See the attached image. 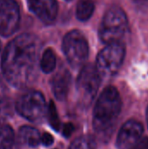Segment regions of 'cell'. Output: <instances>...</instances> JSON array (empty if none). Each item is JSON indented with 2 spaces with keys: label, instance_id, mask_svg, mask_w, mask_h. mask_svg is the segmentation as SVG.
I'll return each instance as SVG.
<instances>
[{
  "label": "cell",
  "instance_id": "cell-1",
  "mask_svg": "<svg viewBox=\"0 0 148 149\" xmlns=\"http://www.w3.org/2000/svg\"><path fill=\"white\" fill-rule=\"evenodd\" d=\"M38 51V41L31 34H22L6 46L1 66L4 78L12 86L25 88L34 82Z\"/></svg>",
  "mask_w": 148,
  "mask_h": 149
},
{
  "label": "cell",
  "instance_id": "cell-2",
  "mask_svg": "<svg viewBox=\"0 0 148 149\" xmlns=\"http://www.w3.org/2000/svg\"><path fill=\"white\" fill-rule=\"evenodd\" d=\"M122 101L114 86H107L99 95L93 111V128L101 141H107L113 132L121 112Z\"/></svg>",
  "mask_w": 148,
  "mask_h": 149
},
{
  "label": "cell",
  "instance_id": "cell-3",
  "mask_svg": "<svg viewBox=\"0 0 148 149\" xmlns=\"http://www.w3.org/2000/svg\"><path fill=\"white\" fill-rule=\"evenodd\" d=\"M128 29L125 11L120 7H112L105 14L99 31L100 40L105 44L120 42Z\"/></svg>",
  "mask_w": 148,
  "mask_h": 149
},
{
  "label": "cell",
  "instance_id": "cell-4",
  "mask_svg": "<svg viewBox=\"0 0 148 149\" xmlns=\"http://www.w3.org/2000/svg\"><path fill=\"white\" fill-rule=\"evenodd\" d=\"M16 111L25 120L33 122H42L47 112L44 95L38 91H29L22 94L16 101Z\"/></svg>",
  "mask_w": 148,
  "mask_h": 149
},
{
  "label": "cell",
  "instance_id": "cell-5",
  "mask_svg": "<svg viewBox=\"0 0 148 149\" xmlns=\"http://www.w3.org/2000/svg\"><path fill=\"white\" fill-rule=\"evenodd\" d=\"M126 55L125 45L121 42L107 44L98 54L96 69L100 77H111L121 67Z\"/></svg>",
  "mask_w": 148,
  "mask_h": 149
},
{
  "label": "cell",
  "instance_id": "cell-6",
  "mask_svg": "<svg viewBox=\"0 0 148 149\" xmlns=\"http://www.w3.org/2000/svg\"><path fill=\"white\" fill-rule=\"evenodd\" d=\"M63 51L69 64L73 68H79L84 65L88 58L87 40L79 31H72L63 39Z\"/></svg>",
  "mask_w": 148,
  "mask_h": 149
},
{
  "label": "cell",
  "instance_id": "cell-7",
  "mask_svg": "<svg viewBox=\"0 0 148 149\" xmlns=\"http://www.w3.org/2000/svg\"><path fill=\"white\" fill-rule=\"evenodd\" d=\"M101 77L96 67L86 65L82 67L77 79V91L82 106L88 107L94 100L100 86Z\"/></svg>",
  "mask_w": 148,
  "mask_h": 149
},
{
  "label": "cell",
  "instance_id": "cell-8",
  "mask_svg": "<svg viewBox=\"0 0 148 149\" xmlns=\"http://www.w3.org/2000/svg\"><path fill=\"white\" fill-rule=\"evenodd\" d=\"M19 6L15 0H0V35L9 37L18 28Z\"/></svg>",
  "mask_w": 148,
  "mask_h": 149
},
{
  "label": "cell",
  "instance_id": "cell-9",
  "mask_svg": "<svg viewBox=\"0 0 148 149\" xmlns=\"http://www.w3.org/2000/svg\"><path fill=\"white\" fill-rule=\"evenodd\" d=\"M143 134V126L135 120H127L120 128L116 146L119 149H130L141 137Z\"/></svg>",
  "mask_w": 148,
  "mask_h": 149
},
{
  "label": "cell",
  "instance_id": "cell-10",
  "mask_svg": "<svg viewBox=\"0 0 148 149\" xmlns=\"http://www.w3.org/2000/svg\"><path fill=\"white\" fill-rule=\"evenodd\" d=\"M30 10L44 23H52L58 14L56 0H27Z\"/></svg>",
  "mask_w": 148,
  "mask_h": 149
},
{
  "label": "cell",
  "instance_id": "cell-11",
  "mask_svg": "<svg viewBox=\"0 0 148 149\" xmlns=\"http://www.w3.org/2000/svg\"><path fill=\"white\" fill-rule=\"evenodd\" d=\"M71 74L66 69L59 70L52 77L51 80V90L58 100L63 101L66 99L71 86Z\"/></svg>",
  "mask_w": 148,
  "mask_h": 149
},
{
  "label": "cell",
  "instance_id": "cell-12",
  "mask_svg": "<svg viewBox=\"0 0 148 149\" xmlns=\"http://www.w3.org/2000/svg\"><path fill=\"white\" fill-rule=\"evenodd\" d=\"M19 140L21 142L28 147L36 148L40 143V134L38 131L30 126H24L18 132Z\"/></svg>",
  "mask_w": 148,
  "mask_h": 149
},
{
  "label": "cell",
  "instance_id": "cell-13",
  "mask_svg": "<svg viewBox=\"0 0 148 149\" xmlns=\"http://www.w3.org/2000/svg\"><path fill=\"white\" fill-rule=\"evenodd\" d=\"M14 143L13 129L9 125H3L0 127V149H13Z\"/></svg>",
  "mask_w": 148,
  "mask_h": 149
},
{
  "label": "cell",
  "instance_id": "cell-14",
  "mask_svg": "<svg viewBox=\"0 0 148 149\" xmlns=\"http://www.w3.org/2000/svg\"><path fill=\"white\" fill-rule=\"evenodd\" d=\"M94 3L91 0H80L77 5L76 16L80 21H87L93 14Z\"/></svg>",
  "mask_w": 148,
  "mask_h": 149
},
{
  "label": "cell",
  "instance_id": "cell-15",
  "mask_svg": "<svg viewBox=\"0 0 148 149\" xmlns=\"http://www.w3.org/2000/svg\"><path fill=\"white\" fill-rule=\"evenodd\" d=\"M40 68L44 73L51 72L56 67V55L52 49H46L42 55L40 60Z\"/></svg>",
  "mask_w": 148,
  "mask_h": 149
},
{
  "label": "cell",
  "instance_id": "cell-16",
  "mask_svg": "<svg viewBox=\"0 0 148 149\" xmlns=\"http://www.w3.org/2000/svg\"><path fill=\"white\" fill-rule=\"evenodd\" d=\"M97 143L94 137L83 135L75 139L70 145L69 149H96Z\"/></svg>",
  "mask_w": 148,
  "mask_h": 149
},
{
  "label": "cell",
  "instance_id": "cell-17",
  "mask_svg": "<svg viewBox=\"0 0 148 149\" xmlns=\"http://www.w3.org/2000/svg\"><path fill=\"white\" fill-rule=\"evenodd\" d=\"M47 113H48V118L51 127L55 131H58L60 128V120L58 114L56 106L53 101H50L47 107Z\"/></svg>",
  "mask_w": 148,
  "mask_h": 149
},
{
  "label": "cell",
  "instance_id": "cell-18",
  "mask_svg": "<svg viewBox=\"0 0 148 149\" xmlns=\"http://www.w3.org/2000/svg\"><path fill=\"white\" fill-rule=\"evenodd\" d=\"M11 113L10 103L7 101L0 100V122L5 120Z\"/></svg>",
  "mask_w": 148,
  "mask_h": 149
},
{
  "label": "cell",
  "instance_id": "cell-19",
  "mask_svg": "<svg viewBox=\"0 0 148 149\" xmlns=\"http://www.w3.org/2000/svg\"><path fill=\"white\" fill-rule=\"evenodd\" d=\"M53 141H54V139L51 136V134H50L49 133H44L43 135L40 137V142L45 147H49L52 145Z\"/></svg>",
  "mask_w": 148,
  "mask_h": 149
},
{
  "label": "cell",
  "instance_id": "cell-20",
  "mask_svg": "<svg viewBox=\"0 0 148 149\" xmlns=\"http://www.w3.org/2000/svg\"><path fill=\"white\" fill-rule=\"evenodd\" d=\"M130 149H148V137L140 139Z\"/></svg>",
  "mask_w": 148,
  "mask_h": 149
},
{
  "label": "cell",
  "instance_id": "cell-21",
  "mask_svg": "<svg viewBox=\"0 0 148 149\" xmlns=\"http://www.w3.org/2000/svg\"><path fill=\"white\" fill-rule=\"evenodd\" d=\"M74 130H75V127L72 123H66L64 125V127H63V135L65 138H69L73 134Z\"/></svg>",
  "mask_w": 148,
  "mask_h": 149
},
{
  "label": "cell",
  "instance_id": "cell-22",
  "mask_svg": "<svg viewBox=\"0 0 148 149\" xmlns=\"http://www.w3.org/2000/svg\"><path fill=\"white\" fill-rule=\"evenodd\" d=\"M147 126H148V108H147Z\"/></svg>",
  "mask_w": 148,
  "mask_h": 149
},
{
  "label": "cell",
  "instance_id": "cell-23",
  "mask_svg": "<svg viewBox=\"0 0 148 149\" xmlns=\"http://www.w3.org/2000/svg\"><path fill=\"white\" fill-rule=\"evenodd\" d=\"M1 86H2V79L0 78V88H1Z\"/></svg>",
  "mask_w": 148,
  "mask_h": 149
},
{
  "label": "cell",
  "instance_id": "cell-24",
  "mask_svg": "<svg viewBox=\"0 0 148 149\" xmlns=\"http://www.w3.org/2000/svg\"><path fill=\"white\" fill-rule=\"evenodd\" d=\"M0 50H1V43H0Z\"/></svg>",
  "mask_w": 148,
  "mask_h": 149
},
{
  "label": "cell",
  "instance_id": "cell-25",
  "mask_svg": "<svg viewBox=\"0 0 148 149\" xmlns=\"http://www.w3.org/2000/svg\"><path fill=\"white\" fill-rule=\"evenodd\" d=\"M66 1H72V0H66Z\"/></svg>",
  "mask_w": 148,
  "mask_h": 149
}]
</instances>
